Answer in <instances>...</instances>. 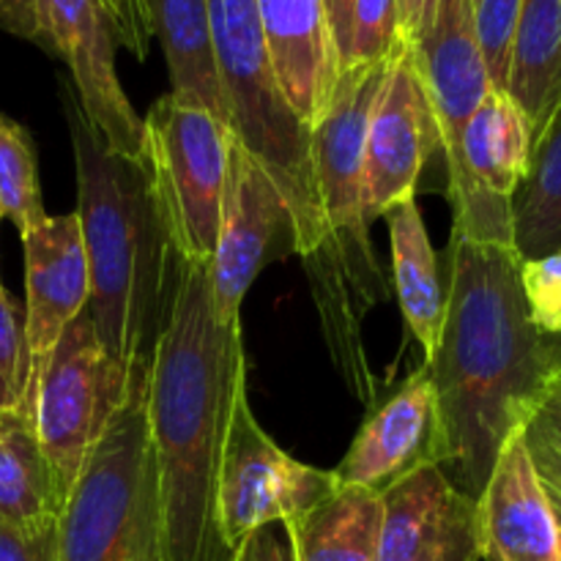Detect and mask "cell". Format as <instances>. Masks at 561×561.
<instances>
[{
    "label": "cell",
    "mask_w": 561,
    "mask_h": 561,
    "mask_svg": "<svg viewBox=\"0 0 561 561\" xmlns=\"http://www.w3.org/2000/svg\"><path fill=\"white\" fill-rule=\"evenodd\" d=\"M447 268L444 329L425 362L442 425L438 469L480 499L504 444L561 365V337L531 323L515 247L449 236Z\"/></svg>",
    "instance_id": "6da1fadb"
},
{
    "label": "cell",
    "mask_w": 561,
    "mask_h": 561,
    "mask_svg": "<svg viewBox=\"0 0 561 561\" xmlns=\"http://www.w3.org/2000/svg\"><path fill=\"white\" fill-rule=\"evenodd\" d=\"M244 389L241 321H219L208 266L184 263L146 381L162 504V561L230 559L217 529V485L236 400Z\"/></svg>",
    "instance_id": "7a4b0ae2"
},
{
    "label": "cell",
    "mask_w": 561,
    "mask_h": 561,
    "mask_svg": "<svg viewBox=\"0 0 561 561\" xmlns=\"http://www.w3.org/2000/svg\"><path fill=\"white\" fill-rule=\"evenodd\" d=\"M77 170V219L91 268L88 316L115 365L148 376L168 327L184 261L175 252L146 159L115 153L82 113L71 80L60 82Z\"/></svg>",
    "instance_id": "3957f363"
},
{
    "label": "cell",
    "mask_w": 561,
    "mask_h": 561,
    "mask_svg": "<svg viewBox=\"0 0 561 561\" xmlns=\"http://www.w3.org/2000/svg\"><path fill=\"white\" fill-rule=\"evenodd\" d=\"M392 58L340 69L327 110L312 126L323 239L318 250L305 257V268L329 356L351 394L365 405L376 403V376L367 359L362 327L389 296V285L373 250L362 157L367 124Z\"/></svg>",
    "instance_id": "277c9868"
},
{
    "label": "cell",
    "mask_w": 561,
    "mask_h": 561,
    "mask_svg": "<svg viewBox=\"0 0 561 561\" xmlns=\"http://www.w3.org/2000/svg\"><path fill=\"white\" fill-rule=\"evenodd\" d=\"M206 9L228 129L272 175L288 203L305 261L323 239L312 131L296 118L279 91L255 0H206Z\"/></svg>",
    "instance_id": "5b68a950"
},
{
    "label": "cell",
    "mask_w": 561,
    "mask_h": 561,
    "mask_svg": "<svg viewBox=\"0 0 561 561\" xmlns=\"http://www.w3.org/2000/svg\"><path fill=\"white\" fill-rule=\"evenodd\" d=\"M146 381L148 376L131 378L60 510L58 561H162Z\"/></svg>",
    "instance_id": "8992f818"
},
{
    "label": "cell",
    "mask_w": 561,
    "mask_h": 561,
    "mask_svg": "<svg viewBox=\"0 0 561 561\" xmlns=\"http://www.w3.org/2000/svg\"><path fill=\"white\" fill-rule=\"evenodd\" d=\"M230 129L203 104L164 93L142 118V159L175 252L208 266L217 250Z\"/></svg>",
    "instance_id": "52a82bcc"
},
{
    "label": "cell",
    "mask_w": 561,
    "mask_h": 561,
    "mask_svg": "<svg viewBox=\"0 0 561 561\" xmlns=\"http://www.w3.org/2000/svg\"><path fill=\"white\" fill-rule=\"evenodd\" d=\"M129 383L131 378L99 340L88 310L64 329L33 376V425L64 504Z\"/></svg>",
    "instance_id": "ba28073f"
},
{
    "label": "cell",
    "mask_w": 561,
    "mask_h": 561,
    "mask_svg": "<svg viewBox=\"0 0 561 561\" xmlns=\"http://www.w3.org/2000/svg\"><path fill=\"white\" fill-rule=\"evenodd\" d=\"M340 488L337 474L299 463L257 425L247 389L236 400L217 485V529L233 553L266 526H285L327 502Z\"/></svg>",
    "instance_id": "9c48e42d"
},
{
    "label": "cell",
    "mask_w": 561,
    "mask_h": 561,
    "mask_svg": "<svg viewBox=\"0 0 561 561\" xmlns=\"http://www.w3.org/2000/svg\"><path fill=\"white\" fill-rule=\"evenodd\" d=\"M288 255H299L294 214L272 175L233 135H228L217 250L208 263L214 312L219 321H241V305L257 274Z\"/></svg>",
    "instance_id": "30bf717a"
},
{
    "label": "cell",
    "mask_w": 561,
    "mask_h": 561,
    "mask_svg": "<svg viewBox=\"0 0 561 561\" xmlns=\"http://www.w3.org/2000/svg\"><path fill=\"white\" fill-rule=\"evenodd\" d=\"M529 157V118L507 91L491 88L466 124L458 170L447 179L455 239L513 247V195Z\"/></svg>",
    "instance_id": "8fae6325"
},
{
    "label": "cell",
    "mask_w": 561,
    "mask_h": 561,
    "mask_svg": "<svg viewBox=\"0 0 561 561\" xmlns=\"http://www.w3.org/2000/svg\"><path fill=\"white\" fill-rule=\"evenodd\" d=\"M38 47L69 66L82 113L115 153L142 159V118L115 71V33L102 0H33Z\"/></svg>",
    "instance_id": "7c38bea8"
},
{
    "label": "cell",
    "mask_w": 561,
    "mask_h": 561,
    "mask_svg": "<svg viewBox=\"0 0 561 561\" xmlns=\"http://www.w3.org/2000/svg\"><path fill=\"white\" fill-rule=\"evenodd\" d=\"M436 151H442L436 118L416 71L414 49L405 42L389 64L387 82L365 135L362 173L370 222L414 197L416 181Z\"/></svg>",
    "instance_id": "4fadbf2b"
},
{
    "label": "cell",
    "mask_w": 561,
    "mask_h": 561,
    "mask_svg": "<svg viewBox=\"0 0 561 561\" xmlns=\"http://www.w3.org/2000/svg\"><path fill=\"white\" fill-rule=\"evenodd\" d=\"M442 460V425L431 373L422 365L365 420L334 469L340 485L387 493L422 466Z\"/></svg>",
    "instance_id": "5bb4252c"
},
{
    "label": "cell",
    "mask_w": 561,
    "mask_h": 561,
    "mask_svg": "<svg viewBox=\"0 0 561 561\" xmlns=\"http://www.w3.org/2000/svg\"><path fill=\"white\" fill-rule=\"evenodd\" d=\"M381 499L378 561L482 559L477 499L449 485L438 466H422Z\"/></svg>",
    "instance_id": "9a60e30c"
},
{
    "label": "cell",
    "mask_w": 561,
    "mask_h": 561,
    "mask_svg": "<svg viewBox=\"0 0 561 561\" xmlns=\"http://www.w3.org/2000/svg\"><path fill=\"white\" fill-rule=\"evenodd\" d=\"M411 49L436 118L438 146L449 179L458 170L466 124L491 91L477 36L474 0H438L431 27Z\"/></svg>",
    "instance_id": "2e32d148"
},
{
    "label": "cell",
    "mask_w": 561,
    "mask_h": 561,
    "mask_svg": "<svg viewBox=\"0 0 561 561\" xmlns=\"http://www.w3.org/2000/svg\"><path fill=\"white\" fill-rule=\"evenodd\" d=\"M25 247V337L31 351V381L64 329L88 310L91 268L77 214L47 217L22 236Z\"/></svg>",
    "instance_id": "e0dca14e"
},
{
    "label": "cell",
    "mask_w": 561,
    "mask_h": 561,
    "mask_svg": "<svg viewBox=\"0 0 561 561\" xmlns=\"http://www.w3.org/2000/svg\"><path fill=\"white\" fill-rule=\"evenodd\" d=\"M482 559L561 561V529L551 496L531 466L520 431L504 444L477 499Z\"/></svg>",
    "instance_id": "ac0fdd59"
},
{
    "label": "cell",
    "mask_w": 561,
    "mask_h": 561,
    "mask_svg": "<svg viewBox=\"0 0 561 561\" xmlns=\"http://www.w3.org/2000/svg\"><path fill=\"white\" fill-rule=\"evenodd\" d=\"M279 91L312 131L340 75L323 0H255Z\"/></svg>",
    "instance_id": "d6986e66"
},
{
    "label": "cell",
    "mask_w": 561,
    "mask_h": 561,
    "mask_svg": "<svg viewBox=\"0 0 561 561\" xmlns=\"http://www.w3.org/2000/svg\"><path fill=\"white\" fill-rule=\"evenodd\" d=\"M64 496L44 460L33 425V387L0 414V520L22 529L58 524Z\"/></svg>",
    "instance_id": "ffe728a7"
},
{
    "label": "cell",
    "mask_w": 561,
    "mask_h": 561,
    "mask_svg": "<svg viewBox=\"0 0 561 561\" xmlns=\"http://www.w3.org/2000/svg\"><path fill=\"white\" fill-rule=\"evenodd\" d=\"M389 239H392L394 294L403 310L405 327L411 329L425 356L436 351L447 312V288L438 274V257L427 239L425 222L414 197L398 203L387 214Z\"/></svg>",
    "instance_id": "44dd1931"
},
{
    "label": "cell",
    "mask_w": 561,
    "mask_h": 561,
    "mask_svg": "<svg viewBox=\"0 0 561 561\" xmlns=\"http://www.w3.org/2000/svg\"><path fill=\"white\" fill-rule=\"evenodd\" d=\"M507 93L529 118L535 142L561 104V0H520Z\"/></svg>",
    "instance_id": "7402d4cb"
},
{
    "label": "cell",
    "mask_w": 561,
    "mask_h": 561,
    "mask_svg": "<svg viewBox=\"0 0 561 561\" xmlns=\"http://www.w3.org/2000/svg\"><path fill=\"white\" fill-rule=\"evenodd\" d=\"M381 515V493L340 485L327 502L283 529L296 561H378Z\"/></svg>",
    "instance_id": "603a6c76"
},
{
    "label": "cell",
    "mask_w": 561,
    "mask_h": 561,
    "mask_svg": "<svg viewBox=\"0 0 561 561\" xmlns=\"http://www.w3.org/2000/svg\"><path fill=\"white\" fill-rule=\"evenodd\" d=\"M153 38L162 44L170 71V93L203 104L228 126L211 33H208L206 0H146Z\"/></svg>",
    "instance_id": "cb8c5ba5"
},
{
    "label": "cell",
    "mask_w": 561,
    "mask_h": 561,
    "mask_svg": "<svg viewBox=\"0 0 561 561\" xmlns=\"http://www.w3.org/2000/svg\"><path fill=\"white\" fill-rule=\"evenodd\" d=\"M513 247L520 261L561 250V104L531 142L529 170L513 195Z\"/></svg>",
    "instance_id": "d4e9b609"
},
{
    "label": "cell",
    "mask_w": 561,
    "mask_h": 561,
    "mask_svg": "<svg viewBox=\"0 0 561 561\" xmlns=\"http://www.w3.org/2000/svg\"><path fill=\"white\" fill-rule=\"evenodd\" d=\"M0 219H9L20 236L47 219L33 137L5 115H0Z\"/></svg>",
    "instance_id": "484cf974"
},
{
    "label": "cell",
    "mask_w": 561,
    "mask_h": 561,
    "mask_svg": "<svg viewBox=\"0 0 561 561\" xmlns=\"http://www.w3.org/2000/svg\"><path fill=\"white\" fill-rule=\"evenodd\" d=\"M403 42L398 0H354L348 33L340 49V69L389 60Z\"/></svg>",
    "instance_id": "4316f807"
},
{
    "label": "cell",
    "mask_w": 561,
    "mask_h": 561,
    "mask_svg": "<svg viewBox=\"0 0 561 561\" xmlns=\"http://www.w3.org/2000/svg\"><path fill=\"white\" fill-rule=\"evenodd\" d=\"M531 466L551 496H561V365L551 373L520 427Z\"/></svg>",
    "instance_id": "83f0119b"
},
{
    "label": "cell",
    "mask_w": 561,
    "mask_h": 561,
    "mask_svg": "<svg viewBox=\"0 0 561 561\" xmlns=\"http://www.w3.org/2000/svg\"><path fill=\"white\" fill-rule=\"evenodd\" d=\"M31 351L25 337V310L0 283V414L16 409L31 392Z\"/></svg>",
    "instance_id": "f1b7e54d"
},
{
    "label": "cell",
    "mask_w": 561,
    "mask_h": 561,
    "mask_svg": "<svg viewBox=\"0 0 561 561\" xmlns=\"http://www.w3.org/2000/svg\"><path fill=\"white\" fill-rule=\"evenodd\" d=\"M520 0H477V36L485 58L491 88L507 91L510 55H513L515 25H518Z\"/></svg>",
    "instance_id": "f546056e"
},
{
    "label": "cell",
    "mask_w": 561,
    "mask_h": 561,
    "mask_svg": "<svg viewBox=\"0 0 561 561\" xmlns=\"http://www.w3.org/2000/svg\"><path fill=\"white\" fill-rule=\"evenodd\" d=\"M520 290L537 332L561 337V250L520 261Z\"/></svg>",
    "instance_id": "4dcf8cb0"
},
{
    "label": "cell",
    "mask_w": 561,
    "mask_h": 561,
    "mask_svg": "<svg viewBox=\"0 0 561 561\" xmlns=\"http://www.w3.org/2000/svg\"><path fill=\"white\" fill-rule=\"evenodd\" d=\"M102 5L113 25L115 42L129 49L137 60H146L148 44L153 38L146 0H102Z\"/></svg>",
    "instance_id": "1f68e13d"
},
{
    "label": "cell",
    "mask_w": 561,
    "mask_h": 561,
    "mask_svg": "<svg viewBox=\"0 0 561 561\" xmlns=\"http://www.w3.org/2000/svg\"><path fill=\"white\" fill-rule=\"evenodd\" d=\"M0 561H58V524L22 529L0 520Z\"/></svg>",
    "instance_id": "d6a6232c"
},
{
    "label": "cell",
    "mask_w": 561,
    "mask_h": 561,
    "mask_svg": "<svg viewBox=\"0 0 561 561\" xmlns=\"http://www.w3.org/2000/svg\"><path fill=\"white\" fill-rule=\"evenodd\" d=\"M228 561H296L283 526H266L241 542Z\"/></svg>",
    "instance_id": "836d02e7"
},
{
    "label": "cell",
    "mask_w": 561,
    "mask_h": 561,
    "mask_svg": "<svg viewBox=\"0 0 561 561\" xmlns=\"http://www.w3.org/2000/svg\"><path fill=\"white\" fill-rule=\"evenodd\" d=\"M438 0H398L400 11V31L409 44H416L425 31L431 27L433 14H436Z\"/></svg>",
    "instance_id": "e575fe53"
},
{
    "label": "cell",
    "mask_w": 561,
    "mask_h": 561,
    "mask_svg": "<svg viewBox=\"0 0 561 561\" xmlns=\"http://www.w3.org/2000/svg\"><path fill=\"white\" fill-rule=\"evenodd\" d=\"M323 9H327L329 31H332L334 47H337V60H340V49H343L345 33H348V20H351V9H354V0H323Z\"/></svg>",
    "instance_id": "d590c367"
},
{
    "label": "cell",
    "mask_w": 561,
    "mask_h": 561,
    "mask_svg": "<svg viewBox=\"0 0 561 561\" xmlns=\"http://www.w3.org/2000/svg\"><path fill=\"white\" fill-rule=\"evenodd\" d=\"M548 496H551V493H548ZM551 502H553V507H557V518H559V529H561V502L553 496H551Z\"/></svg>",
    "instance_id": "8d00e7d4"
},
{
    "label": "cell",
    "mask_w": 561,
    "mask_h": 561,
    "mask_svg": "<svg viewBox=\"0 0 561 561\" xmlns=\"http://www.w3.org/2000/svg\"><path fill=\"white\" fill-rule=\"evenodd\" d=\"M553 499H559V502H561V496H553Z\"/></svg>",
    "instance_id": "74e56055"
},
{
    "label": "cell",
    "mask_w": 561,
    "mask_h": 561,
    "mask_svg": "<svg viewBox=\"0 0 561 561\" xmlns=\"http://www.w3.org/2000/svg\"><path fill=\"white\" fill-rule=\"evenodd\" d=\"M474 5H477V0H474Z\"/></svg>",
    "instance_id": "f35d334b"
}]
</instances>
